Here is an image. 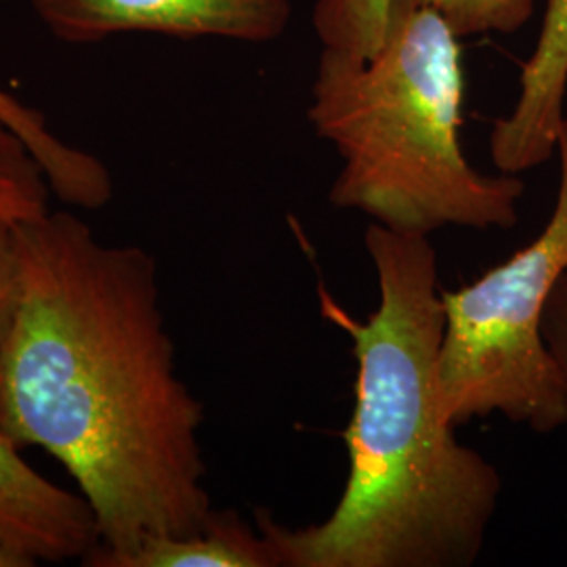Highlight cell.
I'll return each mask as SVG.
<instances>
[{"instance_id": "cell-6", "label": "cell", "mask_w": 567, "mask_h": 567, "mask_svg": "<svg viewBox=\"0 0 567 567\" xmlns=\"http://www.w3.org/2000/svg\"><path fill=\"white\" fill-rule=\"evenodd\" d=\"M0 431V545L28 561L86 559L100 545L95 515L81 492L42 477Z\"/></svg>"}, {"instance_id": "cell-3", "label": "cell", "mask_w": 567, "mask_h": 567, "mask_svg": "<svg viewBox=\"0 0 567 567\" xmlns=\"http://www.w3.org/2000/svg\"><path fill=\"white\" fill-rule=\"evenodd\" d=\"M463 95L458 37L426 0L391 2L370 60L322 47L307 118L343 161L330 203L421 236L517 224L526 185L466 161Z\"/></svg>"}, {"instance_id": "cell-7", "label": "cell", "mask_w": 567, "mask_h": 567, "mask_svg": "<svg viewBox=\"0 0 567 567\" xmlns=\"http://www.w3.org/2000/svg\"><path fill=\"white\" fill-rule=\"evenodd\" d=\"M566 93L567 0H548L534 53L522 65L517 103L489 133V156L498 173L519 175L555 156Z\"/></svg>"}, {"instance_id": "cell-11", "label": "cell", "mask_w": 567, "mask_h": 567, "mask_svg": "<svg viewBox=\"0 0 567 567\" xmlns=\"http://www.w3.org/2000/svg\"><path fill=\"white\" fill-rule=\"evenodd\" d=\"M51 187L20 135L0 121V219L34 221L49 213Z\"/></svg>"}, {"instance_id": "cell-1", "label": "cell", "mask_w": 567, "mask_h": 567, "mask_svg": "<svg viewBox=\"0 0 567 567\" xmlns=\"http://www.w3.org/2000/svg\"><path fill=\"white\" fill-rule=\"evenodd\" d=\"M18 301L0 341V431L51 454L95 515L84 566L198 532L204 405L177 372L158 267L58 210L16 224Z\"/></svg>"}, {"instance_id": "cell-4", "label": "cell", "mask_w": 567, "mask_h": 567, "mask_svg": "<svg viewBox=\"0 0 567 567\" xmlns=\"http://www.w3.org/2000/svg\"><path fill=\"white\" fill-rule=\"evenodd\" d=\"M559 187L545 229L482 278L442 290L440 395L454 426L501 414L550 433L567 425V391L543 332L548 299L567 271V118L559 140Z\"/></svg>"}, {"instance_id": "cell-13", "label": "cell", "mask_w": 567, "mask_h": 567, "mask_svg": "<svg viewBox=\"0 0 567 567\" xmlns=\"http://www.w3.org/2000/svg\"><path fill=\"white\" fill-rule=\"evenodd\" d=\"M18 286L20 267L16 248V224L0 219V341L16 311Z\"/></svg>"}, {"instance_id": "cell-9", "label": "cell", "mask_w": 567, "mask_h": 567, "mask_svg": "<svg viewBox=\"0 0 567 567\" xmlns=\"http://www.w3.org/2000/svg\"><path fill=\"white\" fill-rule=\"evenodd\" d=\"M0 121L9 124L44 171L51 192L61 203L97 210L112 200L114 182L107 166L93 154L79 150L47 126L41 112L23 105L0 89Z\"/></svg>"}, {"instance_id": "cell-12", "label": "cell", "mask_w": 567, "mask_h": 567, "mask_svg": "<svg viewBox=\"0 0 567 567\" xmlns=\"http://www.w3.org/2000/svg\"><path fill=\"white\" fill-rule=\"evenodd\" d=\"M458 39L515 34L532 20L536 0H426Z\"/></svg>"}, {"instance_id": "cell-10", "label": "cell", "mask_w": 567, "mask_h": 567, "mask_svg": "<svg viewBox=\"0 0 567 567\" xmlns=\"http://www.w3.org/2000/svg\"><path fill=\"white\" fill-rule=\"evenodd\" d=\"M393 0H318L313 28L326 49L370 60L385 41Z\"/></svg>"}, {"instance_id": "cell-14", "label": "cell", "mask_w": 567, "mask_h": 567, "mask_svg": "<svg viewBox=\"0 0 567 567\" xmlns=\"http://www.w3.org/2000/svg\"><path fill=\"white\" fill-rule=\"evenodd\" d=\"M543 332L548 349L561 370L567 391V271L553 288L543 318Z\"/></svg>"}, {"instance_id": "cell-2", "label": "cell", "mask_w": 567, "mask_h": 567, "mask_svg": "<svg viewBox=\"0 0 567 567\" xmlns=\"http://www.w3.org/2000/svg\"><path fill=\"white\" fill-rule=\"evenodd\" d=\"M379 307L355 320L320 286L322 316L351 339L349 475L324 522L290 527L257 511L280 567H466L486 543L503 480L456 437L440 395L444 301L429 236L365 227Z\"/></svg>"}, {"instance_id": "cell-5", "label": "cell", "mask_w": 567, "mask_h": 567, "mask_svg": "<svg viewBox=\"0 0 567 567\" xmlns=\"http://www.w3.org/2000/svg\"><path fill=\"white\" fill-rule=\"evenodd\" d=\"M30 4L65 42H97L126 32L271 42L292 20V0H30Z\"/></svg>"}, {"instance_id": "cell-8", "label": "cell", "mask_w": 567, "mask_h": 567, "mask_svg": "<svg viewBox=\"0 0 567 567\" xmlns=\"http://www.w3.org/2000/svg\"><path fill=\"white\" fill-rule=\"evenodd\" d=\"M118 567H280L269 540L236 511H213L198 532L150 538Z\"/></svg>"}, {"instance_id": "cell-15", "label": "cell", "mask_w": 567, "mask_h": 567, "mask_svg": "<svg viewBox=\"0 0 567 567\" xmlns=\"http://www.w3.org/2000/svg\"><path fill=\"white\" fill-rule=\"evenodd\" d=\"M34 566L32 561H28L25 557H21L18 553H13L11 548L0 545V567H30Z\"/></svg>"}]
</instances>
